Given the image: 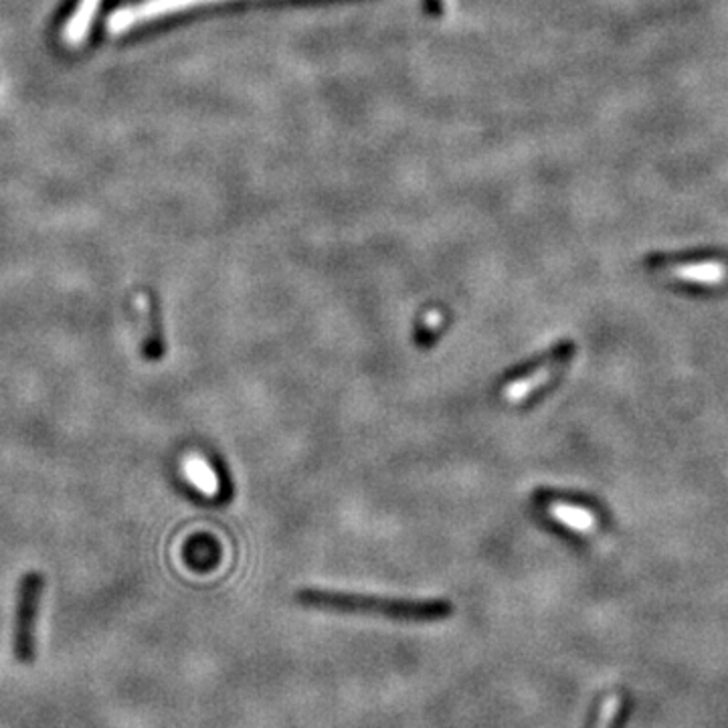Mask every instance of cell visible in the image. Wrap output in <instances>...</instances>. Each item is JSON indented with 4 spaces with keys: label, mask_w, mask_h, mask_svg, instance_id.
Here are the masks:
<instances>
[{
    "label": "cell",
    "mask_w": 728,
    "mask_h": 728,
    "mask_svg": "<svg viewBox=\"0 0 728 728\" xmlns=\"http://www.w3.org/2000/svg\"><path fill=\"white\" fill-rule=\"evenodd\" d=\"M655 274L662 278L688 283V286H703V288H718L728 281V264L720 257H660L650 264Z\"/></svg>",
    "instance_id": "277c9868"
},
{
    "label": "cell",
    "mask_w": 728,
    "mask_h": 728,
    "mask_svg": "<svg viewBox=\"0 0 728 728\" xmlns=\"http://www.w3.org/2000/svg\"><path fill=\"white\" fill-rule=\"evenodd\" d=\"M439 326H441V314H439V312H429L427 318H425L424 328H421V332H419V344H421V342H424V344L425 342H429V339L436 334Z\"/></svg>",
    "instance_id": "30bf717a"
},
{
    "label": "cell",
    "mask_w": 728,
    "mask_h": 728,
    "mask_svg": "<svg viewBox=\"0 0 728 728\" xmlns=\"http://www.w3.org/2000/svg\"><path fill=\"white\" fill-rule=\"evenodd\" d=\"M186 475L203 494L206 496H215L218 492L217 473L213 472V468L206 463L201 456H191L186 458Z\"/></svg>",
    "instance_id": "9c48e42d"
},
{
    "label": "cell",
    "mask_w": 728,
    "mask_h": 728,
    "mask_svg": "<svg viewBox=\"0 0 728 728\" xmlns=\"http://www.w3.org/2000/svg\"><path fill=\"white\" fill-rule=\"evenodd\" d=\"M217 2H229V0H144L140 4H132V7L114 12L109 17L108 29L114 35H120L126 29H132L136 24L162 19L172 12L186 11V9L205 7V4H217Z\"/></svg>",
    "instance_id": "5b68a950"
},
{
    "label": "cell",
    "mask_w": 728,
    "mask_h": 728,
    "mask_svg": "<svg viewBox=\"0 0 728 728\" xmlns=\"http://www.w3.org/2000/svg\"><path fill=\"white\" fill-rule=\"evenodd\" d=\"M138 302L142 306L146 318L144 356L148 361H158L164 354V332L158 306L148 293H140Z\"/></svg>",
    "instance_id": "ba28073f"
},
{
    "label": "cell",
    "mask_w": 728,
    "mask_h": 728,
    "mask_svg": "<svg viewBox=\"0 0 728 728\" xmlns=\"http://www.w3.org/2000/svg\"><path fill=\"white\" fill-rule=\"evenodd\" d=\"M104 0H79L77 7L73 9L72 17L67 24L63 26V43L69 47H79L84 45L85 39L89 35V29L94 24L97 11Z\"/></svg>",
    "instance_id": "52a82bcc"
},
{
    "label": "cell",
    "mask_w": 728,
    "mask_h": 728,
    "mask_svg": "<svg viewBox=\"0 0 728 728\" xmlns=\"http://www.w3.org/2000/svg\"><path fill=\"white\" fill-rule=\"evenodd\" d=\"M298 603L315 609H332L344 613H373L381 618L397 619V621H439L448 619L453 606L446 599L431 601H413L399 597H378V595L344 593L330 589H302L296 595Z\"/></svg>",
    "instance_id": "6da1fadb"
},
{
    "label": "cell",
    "mask_w": 728,
    "mask_h": 728,
    "mask_svg": "<svg viewBox=\"0 0 728 728\" xmlns=\"http://www.w3.org/2000/svg\"><path fill=\"white\" fill-rule=\"evenodd\" d=\"M575 352H577L575 342L563 340V342H558L557 346L536 356L531 363L512 371L504 397L508 400H518V403L533 397L536 390L550 385L560 375V371L572 361Z\"/></svg>",
    "instance_id": "7a4b0ae2"
},
{
    "label": "cell",
    "mask_w": 728,
    "mask_h": 728,
    "mask_svg": "<svg viewBox=\"0 0 728 728\" xmlns=\"http://www.w3.org/2000/svg\"><path fill=\"white\" fill-rule=\"evenodd\" d=\"M545 504L548 514H553L555 521L565 524L567 528L575 531V533H595L597 526H599V518H597L595 510L585 506V504H575L572 500H563V497L553 496V494H546Z\"/></svg>",
    "instance_id": "8992f818"
},
{
    "label": "cell",
    "mask_w": 728,
    "mask_h": 728,
    "mask_svg": "<svg viewBox=\"0 0 728 728\" xmlns=\"http://www.w3.org/2000/svg\"><path fill=\"white\" fill-rule=\"evenodd\" d=\"M43 585L45 582L39 572H29L21 582L17 619H14V635H12L14 657L21 664L35 662L36 615H39V606H41Z\"/></svg>",
    "instance_id": "3957f363"
}]
</instances>
